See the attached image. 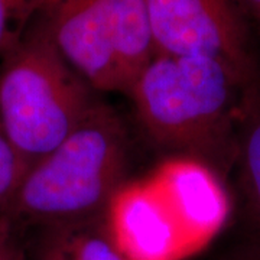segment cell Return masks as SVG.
I'll list each match as a JSON object with an SVG mask.
<instances>
[{"instance_id":"6","label":"cell","mask_w":260,"mask_h":260,"mask_svg":"<svg viewBox=\"0 0 260 260\" xmlns=\"http://www.w3.org/2000/svg\"><path fill=\"white\" fill-rule=\"evenodd\" d=\"M107 221L127 260H177L188 249L175 215L152 178L124 182L109 205Z\"/></svg>"},{"instance_id":"5","label":"cell","mask_w":260,"mask_h":260,"mask_svg":"<svg viewBox=\"0 0 260 260\" xmlns=\"http://www.w3.org/2000/svg\"><path fill=\"white\" fill-rule=\"evenodd\" d=\"M45 18L59 52L97 93L126 94L100 0H54Z\"/></svg>"},{"instance_id":"3","label":"cell","mask_w":260,"mask_h":260,"mask_svg":"<svg viewBox=\"0 0 260 260\" xmlns=\"http://www.w3.org/2000/svg\"><path fill=\"white\" fill-rule=\"evenodd\" d=\"M95 93L59 52L44 12L0 59V119L28 171L93 110Z\"/></svg>"},{"instance_id":"11","label":"cell","mask_w":260,"mask_h":260,"mask_svg":"<svg viewBox=\"0 0 260 260\" xmlns=\"http://www.w3.org/2000/svg\"><path fill=\"white\" fill-rule=\"evenodd\" d=\"M54 0H0V59L18 45Z\"/></svg>"},{"instance_id":"1","label":"cell","mask_w":260,"mask_h":260,"mask_svg":"<svg viewBox=\"0 0 260 260\" xmlns=\"http://www.w3.org/2000/svg\"><path fill=\"white\" fill-rule=\"evenodd\" d=\"M254 91L218 61L155 54L127 95L158 145L224 169L234 165L239 126Z\"/></svg>"},{"instance_id":"15","label":"cell","mask_w":260,"mask_h":260,"mask_svg":"<svg viewBox=\"0 0 260 260\" xmlns=\"http://www.w3.org/2000/svg\"><path fill=\"white\" fill-rule=\"evenodd\" d=\"M221 260H260V237L254 236L237 244Z\"/></svg>"},{"instance_id":"4","label":"cell","mask_w":260,"mask_h":260,"mask_svg":"<svg viewBox=\"0 0 260 260\" xmlns=\"http://www.w3.org/2000/svg\"><path fill=\"white\" fill-rule=\"evenodd\" d=\"M156 54L218 61L260 85L256 38L233 0H146Z\"/></svg>"},{"instance_id":"13","label":"cell","mask_w":260,"mask_h":260,"mask_svg":"<svg viewBox=\"0 0 260 260\" xmlns=\"http://www.w3.org/2000/svg\"><path fill=\"white\" fill-rule=\"evenodd\" d=\"M0 260H28L25 246L19 239V227L0 215Z\"/></svg>"},{"instance_id":"8","label":"cell","mask_w":260,"mask_h":260,"mask_svg":"<svg viewBox=\"0 0 260 260\" xmlns=\"http://www.w3.org/2000/svg\"><path fill=\"white\" fill-rule=\"evenodd\" d=\"M28 260H127L113 237L107 214L38 227Z\"/></svg>"},{"instance_id":"7","label":"cell","mask_w":260,"mask_h":260,"mask_svg":"<svg viewBox=\"0 0 260 260\" xmlns=\"http://www.w3.org/2000/svg\"><path fill=\"white\" fill-rule=\"evenodd\" d=\"M152 179L175 215L188 249L208 242L227 221L230 198L217 171L204 160L172 159Z\"/></svg>"},{"instance_id":"14","label":"cell","mask_w":260,"mask_h":260,"mask_svg":"<svg viewBox=\"0 0 260 260\" xmlns=\"http://www.w3.org/2000/svg\"><path fill=\"white\" fill-rule=\"evenodd\" d=\"M256 39H260V0H233Z\"/></svg>"},{"instance_id":"9","label":"cell","mask_w":260,"mask_h":260,"mask_svg":"<svg viewBox=\"0 0 260 260\" xmlns=\"http://www.w3.org/2000/svg\"><path fill=\"white\" fill-rule=\"evenodd\" d=\"M113 47L126 84V94L145 65L155 56L146 0H100Z\"/></svg>"},{"instance_id":"12","label":"cell","mask_w":260,"mask_h":260,"mask_svg":"<svg viewBox=\"0 0 260 260\" xmlns=\"http://www.w3.org/2000/svg\"><path fill=\"white\" fill-rule=\"evenodd\" d=\"M28 168L12 145L0 119V215L8 210Z\"/></svg>"},{"instance_id":"10","label":"cell","mask_w":260,"mask_h":260,"mask_svg":"<svg viewBox=\"0 0 260 260\" xmlns=\"http://www.w3.org/2000/svg\"><path fill=\"white\" fill-rule=\"evenodd\" d=\"M234 167L244 213L260 237V85L251 93L243 112Z\"/></svg>"},{"instance_id":"2","label":"cell","mask_w":260,"mask_h":260,"mask_svg":"<svg viewBox=\"0 0 260 260\" xmlns=\"http://www.w3.org/2000/svg\"><path fill=\"white\" fill-rule=\"evenodd\" d=\"M127 139L112 107L99 102L67 139L29 168L8 210L16 227H45L107 214L124 184Z\"/></svg>"}]
</instances>
